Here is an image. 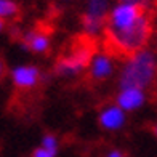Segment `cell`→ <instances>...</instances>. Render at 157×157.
Masks as SVG:
<instances>
[{
    "instance_id": "ac0fdd59",
    "label": "cell",
    "mask_w": 157,
    "mask_h": 157,
    "mask_svg": "<svg viewBox=\"0 0 157 157\" xmlns=\"http://www.w3.org/2000/svg\"><path fill=\"white\" fill-rule=\"evenodd\" d=\"M152 132H154V136L157 138V124H154V127H152Z\"/></svg>"
},
{
    "instance_id": "5b68a950",
    "label": "cell",
    "mask_w": 157,
    "mask_h": 157,
    "mask_svg": "<svg viewBox=\"0 0 157 157\" xmlns=\"http://www.w3.org/2000/svg\"><path fill=\"white\" fill-rule=\"evenodd\" d=\"M146 11V8L132 3H120L117 2L116 5L111 6V11L108 15V27L106 29L112 31H122L135 24L141 18V15Z\"/></svg>"
},
{
    "instance_id": "4fadbf2b",
    "label": "cell",
    "mask_w": 157,
    "mask_h": 157,
    "mask_svg": "<svg viewBox=\"0 0 157 157\" xmlns=\"http://www.w3.org/2000/svg\"><path fill=\"white\" fill-rule=\"evenodd\" d=\"M116 2H120V3H132V5H138V6H143V8H147L151 5L152 0H116Z\"/></svg>"
},
{
    "instance_id": "8fae6325",
    "label": "cell",
    "mask_w": 157,
    "mask_h": 157,
    "mask_svg": "<svg viewBox=\"0 0 157 157\" xmlns=\"http://www.w3.org/2000/svg\"><path fill=\"white\" fill-rule=\"evenodd\" d=\"M21 6L16 0H0V18L2 19H13L19 15Z\"/></svg>"
},
{
    "instance_id": "30bf717a",
    "label": "cell",
    "mask_w": 157,
    "mask_h": 157,
    "mask_svg": "<svg viewBox=\"0 0 157 157\" xmlns=\"http://www.w3.org/2000/svg\"><path fill=\"white\" fill-rule=\"evenodd\" d=\"M146 103V91L141 88H120L116 96V104L125 112H133Z\"/></svg>"
},
{
    "instance_id": "3957f363",
    "label": "cell",
    "mask_w": 157,
    "mask_h": 157,
    "mask_svg": "<svg viewBox=\"0 0 157 157\" xmlns=\"http://www.w3.org/2000/svg\"><path fill=\"white\" fill-rule=\"evenodd\" d=\"M95 55V50L88 44H78L69 53H64L55 63L53 72L58 77H77L87 71L90 66V61Z\"/></svg>"
},
{
    "instance_id": "277c9868",
    "label": "cell",
    "mask_w": 157,
    "mask_h": 157,
    "mask_svg": "<svg viewBox=\"0 0 157 157\" xmlns=\"http://www.w3.org/2000/svg\"><path fill=\"white\" fill-rule=\"evenodd\" d=\"M111 11V0H85V10L80 16L83 34L90 39H96L106 32L108 15Z\"/></svg>"
},
{
    "instance_id": "5bb4252c",
    "label": "cell",
    "mask_w": 157,
    "mask_h": 157,
    "mask_svg": "<svg viewBox=\"0 0 157 157\" xmlns=\"http://www.w3.org/2000/svg\"><path fill=\"white\" fill-rule=\"evenodd\" d=\"M31 157H55V155L52 152H48L47 149H44L42 146H39V147H35L34 151H32Z\"/></svg>"
},
{
    "instance_id": "9c48e42d",
    "label": "cell",
    "mask_w": 157,
    "mask_h": 157,
    "mask_svg": "<svg viewBox=\"0 0 157 157\" xmlns=\"http://www.w3.org/2000/svg\"><path fill=\"white\" fill-rule=\"evenodd\" d=\"M98 122L103 130L117 132L127 122V112L120 109L117 104H109L101 109V112L98 116Z\"/></svg>"
},
{
    "instance_id": "e0dca14e",
    "label": "cell",
    "mask_w": 157,
    "mask_h": 157,
    "mask_svg": "<svg viewBox=\"0 0 157 157\" xmlns=\"http://www.w3.org/2000/svg\"><path fill=\"white\" fill-rule=\"evenodd\" d=\"M5 27H6V21L0 18V34H2V32L5 31Z\"/></svg>"
},
{
    "instance_id": "ba28073f",
    "label": "cell",
    "mask_w": 157,
    "mask_h": 157,
    "mask_svg": "<svg viewBox=\"0 0 157 157\" xmlns=\"http://www.w3.org/2000/svg\"><path fill=\"white\" fill-rule=\"evenodd\" d=\"M114 69H116V64H114L112 56L109 53L99 52V53H95L90 61L88 75L95 82H104L114 74Z\"/></svg>"
},
{
    "instance_id": "8992f818",
    "label": "cell",
    "mask_w": 157,
    "mask_h": 157,
    "mask_svg": "<svg viewBox=\"0 0 157 157\" xmlns=\"http://www.w3.org/2000/svg\"><path fill=\"white\" fill-rule=\"evenodd\" d=\"M10 78L16 88L31 90L42 82L44 75H42V71L34 64H19L10 71Z\"/></svg>"
},
{
    "instance_id": "52a82bcc",
    "label": "cell",
    "mask_w": 157,
    "mask_h": 157,
    "mask_svg": "<svg viewBox=\"0 0 157 157\" xmlns=\"http://www.w3.org/2000/svg\"><path fill=\"white\" fill-rule=\"evenodd\" d=\"M18 40H19V47L24 52H31L35 55L47 53L50 50V45H52L50 35L42 29H29L21 32Z\"/></svg>"
},
{
    "instance_id": "6da1fadb",
    "label": "cell",
    "mask_w": 157,
    "mask_h": 157,
    "mask_svg": "<svg viewBox=\"0 0 157 157\" xmlns=\"http://www.w3.org/2000/svg\"><path fill=\"white\" fill-rule=\"evenodd\" d=\"M157 80V55L144 48L127 56L119 72V88H151Z\"/></svg>"
},
{
    "instance_id": "2e32d148",
    "label": "cell",
    "mask_w": 157,
    "mask_h": 157,
    "mask_svg": "<svg viewBox=\"0 0 157 157\" xmlns=\"http://www.w3.org/2000/svg\"><path fill=\"white\" fill-rule=\"evenodd\" d=\"M3 74H5V63L0 59V78L3 77Z\"/></svg>"
},
{
    "instance_id": "7c38bea8",
    "label": "cell",
    "mask_w": 157,
    "mask_h": 157,
    "mask_svg": "<svg viewBox=\"0 0 157 157\" xmlns=\"http://www.w3.org/2000/svg\"><path fill=\"white\" fill-rule=\"evenodd\" d=\"M40 146L44 149H47L48 152H52L53 155H56L58 154V149H59V141H58V138H56V135L47 133V135H44V138H42Z\"/></svg>"
},
{
    "instance_id": "9a60e30c",
    "label": "cell",
    "mask_w": 157,
    "mask_h": 157,
    "mask_svg": "<svg viewBox=\"0 0 157 157\" xmlns=\"http://www.w3.org/2000/svg\"><path fill=\"white\" fill-rule=\"evenodd\" d=\"M106 157H125V154L122 151H119V149H112V151L108 152V155Z\"/></svg>"
},
{
    "instance_id": "7a4b0ae2",
    "label": "cell",
    "mask_w": 157,
    "mask_h": 157,
    "mask_svg": "<svg viewBox=\"0 0 157 157\" xmlns=\"http://www.w3.org/2000/svg\"><path fill=\"white\" fill-rule=\"evenodd\" d=\"M154 27H152V19L147 15V11H144L141 15V18L135 24L122 31H112L106 29V42L111 50H114L116 53L130 56L133 53L140 52V50L147 48V44L152 37Z\"/></svg>"
}]
</instances>
